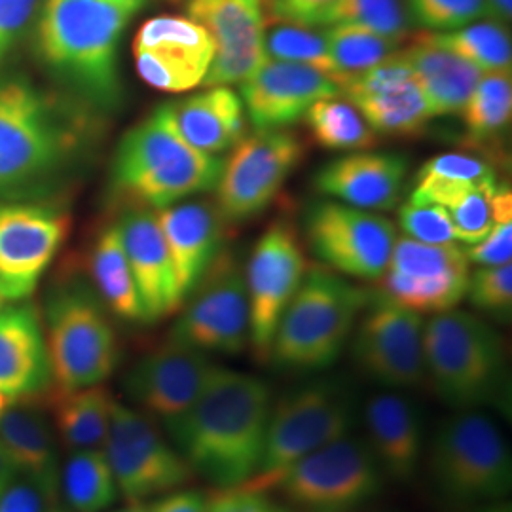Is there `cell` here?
Returning a JSON list of instances; mask_svg holds the SVG:
<instances>
[{"instance_id":"cell-17","label":"cell","mask_w":512,"mask_h":512,"mask_svg":"<svg viewBox=\"0 0 512 512\" xmlns=\"http://www.w3.org/2000/svg\"><path fill=\"white\" fill-rule=\"evenodd\" d=\"M365 310L351 349L357 366L385 389L420 387L427 380L423 317L382 294Z\"/></svg>"},{"instance_id":"cell-6","label":"cell","mask_w":512,"mask_h":512,"mask_svg":"<svg viewBox=\"0 0 512 512\" xmlns=\"http://www.w3.org/2000/svg\"><path fill=\"white\" fill-rule=\"evenodd\" d=\"M370 302L365 289L323 268H311L283 311L275 330L270 361L291 370L332 365Z\"/></svg>"},{"instance_id":"cell-53","label":"cell","mask_w":512,"mask_h":512,"mask_svg":"<svg viewBox=\"0 0 512 512\" xmlns=\"http://www.w3.org/2000/svg\"><path fill=\"white\" fill-rule=\"evenodd\" d=\"M18 478V473L14 469V465L10 463V459L6 456L2 444H0V495L4 494V490Z\"/></svg>"},{"instance_id":"cell-55","label":"cell","mask_w":512,"mask_h":512,"mask_svg":"<svg viewBox=\"0 0 512 512\" xmlns=\"http://www.w3.org/2000/svg\"><path fill=\"white\" fill-rule=\"evenodd\" d=\"M118 512H150V507L145 503H129L128 509Z\"/></svg>"},{"instance_id":"cell-2","label":"cell","mask_w":512,"mask_h":512,"mask_svg":"<svg viewBox=\"0 0 512 512\" xmlns=\"http://www.w3.org/2000/svg\"><path fill=\"white\" fill-rule=\"evenodd\" d=\"M84 114L23 74H0V202L46 196L86 143Z\"/></svg>"},{"instance_id":"cell-40","label":"cell","mask_w":512,"mask_h":512,"mask_svg":"<svg viewBox=\"0 0 512 512\" xmlns=\"http://www.w3.org/2000/svg\"><path fill=\"white\" fill-rule=\"evenodd\" d=\"M359 25L378 35L404 42L412 33L406 0H338L319 27Z\"/></svg>"},{"instance_id":"cell-23","label":"cell","mask_w":512,"mask_h":512,"mask_svg":"<svg viewBox=\"0 0 512 512\" xmlns=\"http://www.w3.org/2000/svg\"><path fill=\"white\" fill-rule=\"evenodd\" d=\"M340 92L329 76L272 57H266L255 73L241 82V101L255 129L287 128L315 101Z\"/></svg>"},{"instance_id":"cell-59","label":"cell","mask_w":512,"mask_h":512,"mask_svg":"<svg viewBox=\"0 0 512 512\" xmlns=\"http://www.w3.org/2000/svg\"><path fill=\"white\" fill-rule=\"evenodd\" d=\"M50 512H59V511H55V509H54V511H50Z\"/></svg>"},{"instance_id":"cell-33","label":"cell","mask_w":512,"mask_h":512,"mask_svg":"<svg viewBox=\"0 0 512 512\" xmlns=\"http://www.w3.org/2000/svg\"><path fill=\"white\" fill-rule=\"evenodd\" d=\"M92 274L97 291L114 315L126 321L145 323V313L118 224L105 228L97 239L93 247Z\"/></svg>"},{"instance_id":"cell-52","label":"cell","mask_w":512,"mask_h":512,"mask_svg":"<svg viewBox=\"0 0 512 512\" xmlns=\"http://www.w3.org/2000/svg\"><path fill=\"white\" fill-rule=\"evenodd\" d=\"M488 8V18L494 19L497 23L511 25L512 0H484Z\"/></svg>"},{"instance_id":"cell-31","label":"cell","mask_w":512,"mask_h":512,"mask_svg":"<svg viewBox=\"0 0 512 512\" xmlns=\"http://www.w3.org/2000/svg\"><path fill=\"white\" fill-rule=\"evenodd\" d=\"M401 54L416 74L433 118L461 114L484 73L471 61L421 40Z\"/></svg>"},{"instance_id":"cell-20","label":"cell","mask_w":512,"mask_h":512,"mask_svg":"<svg viewBox=\"0 0 512 512\" xmlns=\"http://www.w3.org/2000/svg\"><path fill=\"white\" fill-rule=\"evenodd\" d=\"M213 368L207 353L169 340L137 361L124 389L145 416L169 425L200 397Z\"/></svg>"},{"instance_id":"cell-47","label":"cell","mask_w":512,"mask_h":512,"mask_svg":"<svg viewBox=\"0 0 512 512\" xmlns=\"http://www.w3.org/2000/svg\"><path fill=\"white\" fill-rule=\"evenodd\" d=\"M205 512H293L274 497L249 486L219 490L207 499Z\"/></svg>"},{"instance_id":"cell-10","label":"cell","mask_w":512,"mask_h":512,"mask_svg":"<svg viewBox=\"0 0 512 512\" xmlns=\"http://www.w3.org/2000/svg\"><path fill=\"white\" fill-rule=\"evenodd\" d=\"M382 482L384 473L366 442L346 435L298 459L274 490L300 512H353L380 494Z\"/></svg>"},{"instance_id":"cell-36","label":"cell","mask_w":512,"mask_h":512,"mask_svg":"<svg viewBox=\"0 0 512 512\" xmlns=\"http://www.w3.org/2000/svg\"><path fill=\"white\" fill-rule=\"evenodd\" d=\"M61 492L74 512H103L118 497L105 450H74L61 471Z\"/></svg>"},{"instance_id":"cell-24","label":"cell","mask_w":512,"mask_h":512,"mask_svg":"<svg viewBox=\"0 0 512 512\" xmlns=\"http://www.w3.org/2000/svg\"><path fill=\"white\" fill-rule=\"evenodd\" d=\"M118 226L145 313V323L175 313L184 300L177 287L158 215L150 209H133L122 217Z\"/></svg>"},{"instance_id":"cell-1","label":"cell","mask_w":512,"mask_h":512,"mask_svg":"<svg viewBox=\"0 0 512 512\" xmlns=\"http://www.w3.org/2000/svg\"><path fill=\"white\" fill-rule=\"evenodd\" d=\"M270 410L272 391L262 378L215 365L200 397L165 429L194 475L230 490L258 473Z\"/></svg>"},{"instance_id":"cell-46","label":"cell","mask_w":512,"mask_h":512,"mask_svg":"<svg viewBox=\"0 0 512 512\" xmlns=\"http://www.w3.org/2000/svg\"><path fill=\"white\" fill-rule=\"evenodd\" d=\"M418 175H437L444 179L473 184L495 181L492 165L484 162L482 158H476L471 154H459V152H448V154H439L431 158L421 167Z\"/></svg>"},{"instance_id":"cell-14","label":"cell","mask_w":512,"mask_h":512,"mask_svg":"<svg viewBox=\"0 0 512 512\" xmlns=\"http://www.w3.org/2000/svg\"><path fill=\"white\" fill-rule=\"evenodd\" d=\"M169 340L203 353L239 355L249 346L245 275L230 253H219L194 287Z\"/></svg>"},{"instance_id":"cell-38","label":"cell","mask_w":512,"mask_h":512,"mask_svg":"<svg viewBox=\"0 0 512 512\" xmlns=\"http://www.w3.org/2000/svg\"><path fill=\"white\" fill-rule=\"evenodd\" d=\"M321 27L298 25L287 21H272L264 33L266 57L306 65L332 78L342 90V76L330 57L327 33Z\"/></svg>"},{"instance_id":"cell-32","label":"cell","mask_w":512,"mask_h":512,"mask_svg":"<svg viewBox=\"0 0 512 512\" xmlns=\"http://www.w3.org/2000/svg\"><path fill=\"white\" fill-rule=\"evenodd\" d=\"M114 399L103 385L50 389L48 408L61 442L74 450H103Z\"/></svg>"},{"instance_id":"cell-48","label":"cell","mask_w":512,"mask_h":512,"mask_svg":"<svg viewBox=\"0 0 512 512\" xmlns=\"http://www.w3.org/2000/svg\"><path fill=\"white\" fill-rule=\"evenodd\" d=\"M465 255L478 266L511 264L512 220L497 222L486 238L465 249Z\"/></svg>"},{"instance_id":"cell-43","label":"cell","mask_w":512,"mask_h":512,"mask_svg":"<svg viewBox=\"0 0 512 512\" xmlns=\"http://www.w3.org/2000/svg\"><path fill=\"white\" fill-rule=\"evenodd\" d=\"M467 296L478 310L509 319L512 311V266H480L469 275Z\"/></svg>"},{"instance_id":"cell-54","label":"cell","mask_w":512,"mask_h":512,"mask_svg":"<svg viewBox=\"0 0 512 512\" xmlns=\"http://www.w3.org/2000/svg\"><path fill=\"white\" fill-rule=\"evenodd\" d=\"M110 2H114V4L122 6L124 10L131 12V14H135V12H139L145 6L147 0H110Z\"/></svg>"},{"instance_id":"cell-26","label":"cell","mask_w":512,"mask_h":512,"mask_svg":"<svg viewBox=\"0 0 512 512\" xmlns=\"http://www.w3.org/2000/svg\"><path fill=\"white\" fill-rule=\"evenodd\" d=\"M366 446L384 475L395 482L412 480L425 454V427L416 404L401 393H376L363 408Z\"/></svg>"},{"instance_id":"cell-11","label":"cell","mask_w":512,"mask_h":512,"mask_svg":"<svg viewBox=\"0 0 512 512\" xmlns=\"http://www.w3.org/2000/svg\"><path fill=\"white\" fill-rule=\"evenodd\" d=\"M105 454L129 503L181 490L194 478V471L175 446L158 431L152 418L126 404H112Z\"/></svg>"},{"instance_id":"cell-9","label":"cell","mask_w":512,"mask_h":512,"mask_svg":"<svg viewBox=\"0 0 512 512\" xmlns=\"http://www.w3.org/2000/svg\"><path fill=\"white\" fill-rule=\"evenodd\" d=\"M48 353L61 389L103 384L116 370V332L95 294L82 283L63 285L46 302Z\"/></svg>"},{"instance_id":"cell-34","label":"cell","mask_w":512,"mask_h":512,"mask_svg":"<svg viewBox=\"0 0 512 512\" xmlns=\"http://www.w3.org/2000/svg\"><path fill=\"white\" fill-rule=\"evenodd\" d=\"M311 137L329 150H368L378 145V133L348 97L330 95L315 101L302 116Z\"/></svg>"},{"instance_id":"cell-50","label":"cell","mask_w":512,"mask_h":512,"mask_svg":"<svg viewBox=\"0 0 512 512\" xmlns=\"http://www.w3.org/2000/svg\"><path fill=\"white\" fill-rule=\"evenodd\" d=\"M54 505L37 486L18 476L0 495V512H50Z\"/></svg>"},{"instance_id":"cell-28","label":"cell","mask_w":512,"mask_h":512,"mask_svg":"<svg viewBox=\"0 0 512 512\" xmlns=\"http://www.w3.org/2000/svg\"><path fill=\"white\" fill-rule=\"evenodd\" d=\"M156 215L179 293L186 300L220 253L224 220L219 209L209 202L169 205Z\"/></svg>"},{"instance_id":"cell-25","label":"cell","mask_w":512,"mask_h":512,"mask_svg":"<svg viewBox=\"0 0 512 512\" xmlns=\"http://www.w3.org/2000/svg\"><path fill=\"white\" fill-rule=\"evenodd\" d=\"M54 370L38 313L31 304L0 311V395L25 403L48 393Z\"/></svg>"},{"instance_id":"cell-39","label":"cell","mask_w":512,"mask_h":512,"mask_svg":"<svg viewBox=\"0 0 512 512\" xmlns=\"http://www.w3.org/2000/svg\"><path fill=\"white\" fill-rule=\"evenodd\" d=\"M327 33L330 57L342 76V88L351 78L366 73L368 69L382 63L389 55L395 54L401 42L378 35L359 25H330Z\"/></svg>"},{"instance_id":"cell-4","label":"cell","mask_w":512,"mask_h":512,"mask_svg":"<svg viewBox=\"0 0 512 512\" xmlns=\"http://www.w3.org/2000/svg\"><path fill=\"white\" fill-rule=\"evenodd\" d=\"M425 372L437 395L456 412L499 406L509 410L505 344L469 311H442L423 323Z\"/></svg>"},{"instance_id":"cell-3","label":"cell","mask_w":512,"mask_h":512,"mask_svg":"<svg viewBox=\"0 0 512 512\" xmlns=\"http://www.w3.org/2000/svg\"><path fill=\"white\" fill-rule=\"evenodd\" d=\"M131 16L110 0H44L38 52L80 97L112 109L122 97L118 46Z\"/></svg>"},{"instance_id":"cell-19","label":"cell","mask_w":512,"mask_h":512,"mask_svg":"<svg viewBox=\"0 0 512 512\" xmlns=\"http://www.w3.org/2000/svg\"><path fill=\"white\" fill-rule=\"evenodd\" d=\"M213 38L184 16L148 19L133 40L139 76L154 90L183 93L203 84L213 61Z\"/></svg>"},{"instance_id":"cell-37","label":"cell","mask_w":512,"mask_h":512,"mask_svg":"<svg viewBox=\"0 0 512 512\" xmlns=\"http://www.w3.org/2000/svg\"><path fill=\"white\" fill-rule=\"evenodd\" d=\"M461 118L467 129L469 141L492 143L499 139L512 118L511 71L482 73L475 92L469 97Z\"/></svg>"},{"instance_id":"cell-42","label":"cell","mask_w":512,"mask_h":512,"mask_svg":"<svg viewBox=\"0 0 512 512\" xmlns=\"http://www.w3.org/2000/svg\"><path fill=\"white\" fill-rule=\"evenodd\" d=\"M495 186V181L475 184L448 209L456 239H461L467 245H475L492 232L495 226L492 211Z\"/></svg>"},{"instance_id":"cell-35","label":"cell","mask_w":512,"mask_h":512,"mask_svg":"<svg viewBox=\"0 0 512 512\" xmlns=\"http://www.w3.org/2000/svg\"><path fill=\"white\" fill-rule=\"evenodd\" d=\"M425 44L439 46L471 61L480 71H511L512 42L509 27L494 19L471 23L454 31L427 33L416 38Z\"/></svg>"},{"instance_id":"cell-58","label":"cell","mask_w":512,"mask_h":512,"mask_svg":"<svg viewBox=\"0 0 512 512\" xmlns=\"http://www.w3.org/2000/svg\"><path fill=\"white\" fill-rule=\"evenodd\" d=\"M2 302H4V298H2V296H0V311H2Z\"/></svg>"},{"instance_id":"cell-21","label":"cell","mask_w":512,"mask_h":512,"mask_svg":"<svg viewBox=\"0 0 512 512\" xmlns=\"http://www.w3.org/2000/svg\"><path fill=\"white\" fill-rule=\"evenodd\" d=\"M188 18L215 44L203 86L241 84L266 59L264 0H188Z\"/></svg>"},{"instance_id":"cell-27","label":"cell","mask_w":512,"mask_h":512,"mask_svg":"<svg viewBox=\"0 0 512 512\" xmlns=\"http://www.w3.org/2000/svg\"><path fill=\"white\" fill-rule=\"evenodd\" d=\"M408 162L399 154L357 152L321 167L315 186L325 196L365 211H389L403 194Z\"/></svg>"},{"instance_id":"cell-41","label":"cell","mask_w":512,"mask_h":512,"mask_svg":"<svg viewBox=\"0 0 512 512\" xmlns=\"http://www.w3.org/2000/svg\"><path fill=\"white\" fill-rule=\"evenodd\" d=\"M406 6L412 27L433 33L454 31L488 18L484 0H406Z\"/></svg>"},{"instance_id":"cell-51","label":"cell","mask_w":512,"mask_h":512,"mask_svg":"<svg viewBox=\"0 0 512 512\" xmlns=\"http://www.w3.org/2000/svg\"><path fill=\"white\" fill-rule=\"evenodd\" d=\"M207 499L209 495L200 490H175L148 507L150 512H205Z\"/></svg>"},{"instance_id":"cell-49","label":"cell","mask_w":512,"mask_h":512,"mask_svg":"<svg viewBox=\"0 0 512 512\" xmlns=\"http://www.w3.org/2000/svg\"><path fill=\"white\" fill-rule=\"evenodd\" d=\"M338 0H266L270 21L319 27Z\"/></svg>"},{"instance_id":"cell-15","label":"cell","mask_w":512,"mask_h":512,"mask_svg":"<svg viewBox=\"0 0 512 512\" xmlns=\"http://www.w3.org/2000/svg\"><path fill=\"white\" fill-rule=\"evenodd\" d=\"M471 262L456 243L427 245L397 238L382 279V296L416 313L454 310L467 296Z\"/></svg>"},{"instance_id":"cell-8","label":"cell","mask_w":512,"mask_h":512,"mask_svg":"<svg viewBox=\"0 0 512 512\" xmlns=\"http://www.w3.org/2000/svg\"><path fill=\"white\" fill-rule=\"evenodd\" d=\"M355 418V397L340 382L321 380L283 395L272 403L262 463L245 486L274 490L277 478L298 459L349 435Z\"/></svg>"},{"instance_id":"cell-5","label":"cell","mask_w":512,"mask_h":512,"mask_svg":"<svg viewBox=\"0 0 512 512\" xmlns=\"http://www.w3.org/2000/svg\"><path fill=\"white\" fill-rule=\"evenodd\" d=\"M224 160L190 147L164 105L122 137L112 162V188L131 202L164 209L213 190Z\"/></svg>"},{"instance_id":"cell-7","label":"cell","mask_w":512,"mask_h":512,"mask_svg":"<svg viewBox=\"0 0 512 512\" xmlns=\"http://www.w3.org/2000/svg\"><path fill=\"white\" fill-rule=\"evenodd\" d=\"M433 484L458 507L492 505L511 494L512 456L488 416L459 410L440 423L427 450Z\"/></svg>"},{"instance_id":"cell-29","label":"cell","mask_w":512,"mask_h":512,"mask_svg":"<svg viewBox=\"0 0 512 512\" xmlns=\"http://www.w3.org/2000/svg\"><path fill=\"white\" fill-rule=\"evenodd\" d=\"M0 444L18 476L33 482L55 507L61 492L57 440L37 406L29 401L4 406L0 414Z\"/></svg>"},{"instance_id":"cell-56","label":"cell","mask_w":512,"mask_h":512,"mask_svg":"<svg viewBox=\"0 0 512 512\" xmlns=\"http://www.w3.org/2000/svg\"><path fill=\"white\" fill-rule=\"evenodd\" d=\"M484 512H511V509H509V505L505 507V505H494V503H492V509Z\"/></svg>"},{"instance_id":"cell-16","label":"cell","mask_w":512,"mask_h":512,"mask_svg":"<svg viewBox=\"0 0 512 512\" xmlns=\"http://www.w3.org/2000/svg\"><path fill=\"white\" fill-rule=\"evenodd\" d=\"M397 238L391 220L346 203H315L306 215L311 251L332 270L351 277L380 279Z\"/></svg>"},{"instance_id":"cell-12","label":"cell","mask_w":512,"mask_h":512,"mask_svg":"<svg viewBox=\"0 0 512 512\" xmlns=\"http://www.w3.org/2000/svg\"><path fill=\"white\" fill-rule=\"evenodd\" d=\"M302 158V141L285 128L256 129L245 135L222 165L215 186L222 220L243 222L262 213Z\"/></svg>"},{"instance_id":"cell-22","label":"cell","mask_w":512,"mask_h":512,"mask_svg":"<svg viewBox=\"0 0 512 512\" xmlns=\"http://www.w3.org/2000/svg\"><path fill=\"white\" fill-rule=\"evenodd\" d=\"M342 92L380 135L416 137L433 120L420 82L401 52L351 78Z\"/></svg>"},{"instance_id":"cell-18","label":"cell","mask_w":512,"mask_h":512,"mask_svg":"<svg viewBox=\"0 0 512 512\" xmlns=\"http://www.w3.org/2000/svg\"><path fill=\"white\" fill-rule=\"evenodd\" d=\"M69 234V219L46 205L0 202V296L25 300Z\"/></svg>"},{"instance_id":"cell-44","label":"cell","mask_w":512,"mask_h":512,"mask_svg":"<svg viewBox=\"0 0 512 512\" xmlns=\"http://www.w3.org/2000/svg\"><path fill=\"white\" fill-rule=\"evenodd\" d=\"M399 224L404 234L427 245L456 243V232L448 209L429 203H404L399 209Z\"/></svg>"},{"instance_id":"cell-45","label":"cell","mask_w":512,"mask_h":512,"mask_svg":"<svg viewBox=\"0 0 512 512\" xmlns=\"http://www.w3.org/2000/svg\"><path fill=\"white\" fill-rule=\"evenodd\" d=\"M44 0H0V61L29 33Z\"/></svg>"},{"instance_id":"cell-57","label":"cell","mask_w":512,"mask_h":512,"mask_svg":"<svg viewBox=\"0 0 512 512\" xmlns=\"http://www.w3.org/2000/svg\"><path fill=\"white\" fill-rule=\"evenodd\" d=\"M4 403H6V401H4V397L0 395V414H2V410H4Z\"/></svg>"},{"instance_id":"cell-13","label":"cell","mask_w":512,"mask_h":512,"mask_svg":"<svg viewBox=\"0 0 512 512\" xmlns=\"http://www.w3.org/2000/svg\"><path fill=\"white\" fill-rule=\"evenodd\" d=\"M308 272L304 247L291 222L277 220L256 241L245 285L249 298V346L258 363L270 361L275 330Z\"/></svg>"},{"instance_id":"cell-30","label":"cell","mask_w":512,"mask_h":512,"mask_svg":"<svg viewBox=\"0 0 512 512\" xmlns=\"http://www.w3.org/2000/svg\"><path fill=\"white\" fill-rule=\"evenodd\" d=\"M165 110L190 147L217 156L236 147L247 135V112L238 93L213 86L183 101L165 103Z\"/></svg>"}]
</instances>
